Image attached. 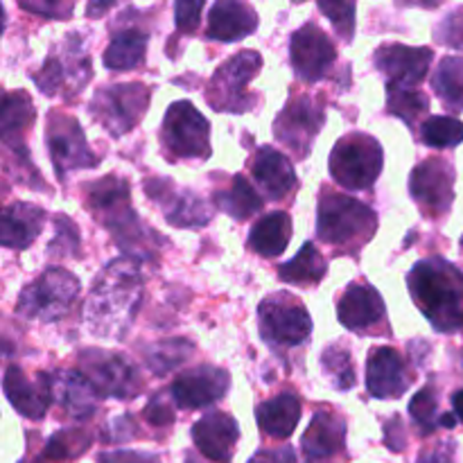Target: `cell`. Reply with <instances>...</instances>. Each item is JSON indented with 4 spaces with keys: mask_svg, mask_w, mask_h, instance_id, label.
<instances>
[{
    "mask_svg": "<svg viewBox=\"0 0 463 463\" xmlns=\"http://www.w3.org/2000/svg\"><path fill=\"white\" fill-rule=\"evenodd\" d=\"M387 107L393 116L405 120L407 125H416L420 116L428 111V95L414 89H402V86H387Z\"/></svg>",
    "mask_w": 463,
    "mask_h": 463,
    "instance_id": "74e56055",
    "label": "cell"
},
{
    "mask_svg": "<svg viewBox=\"0 0 463 463\" xmlns=\"http://www.w3.org/2000/svg\"><path fill=\"white\" fill-rule=\"evenodd\" d=\"M321 369H324L328 383L339 392H348V389L355 387V366H353L351 351L344 344H333V346L326 348L324 355H321Z\"/></svg>",
    "mask_w": 463,
    "mask_h": 463,
    "instance_id": "8d00e7d4",
    "label": "cell"
},
{
    "mask_svg": "<svg viewBox=\"0 0 463 463\" xmlns=\"http://www.w3.org/2000/svg\"><path fill=\"white\" fill-rule=\"evenodd\" d=\"M324 107L310 95H298L279 113L274 122V136L279 143L288 145L297 156H307L317 134L324 125Z\"/></svg>",
    "mask_w": 463,
    "mask_h": 463,
    "instance_id": "5bb4252c",
    "label": "cell"
},
{
    "mask_svg": "<svg viewBox=\"0 0 463 463\" xmlns=\"http://www.w3.org/2000/svg\"><path fill=\"white\" fill-rule=\"evenodd\" d=\"M240 439V428L235 419L224 411H213L193 425V441L206 459L215 463H229L233 457L235 443Z\"/></svg>",
    "mask_w": 463,
    "mask_h": 463,
    "instance_id": "603a6c76",
    "label": "cell"
},
{
    "mask_svg": "<svg viewBox=\"0 0 463 463\" xmlns=\"http://www.w3.org/2000/svg\"><path fill=\"white\" fill-rule=\"evenodd\" d=\"M45 140H48L50 158H52L59 179H66L68 172L98 165V158L86 145L84 131L75 118H68L63 113H50Z\"/></svg>",
    "mask_w": 463,
    "mask_h": 463,
    "instance_id": "4fadbf2b",
    "label": "cell"
},
{
    "mask_svg": "<svg viewBox=\"0 0 463 463\" xmlns=\"http://www.w3.org/2000/svg\"><path fill=\"white\" fill-rule=\"evenodd\" d=\"M419 463H452L450 446H439V448H434V450L423 452Z\"/></svg>",
    "mask_w": 463,
    "mask_h": 463,
    "instance_id": "816d5d0a",
    "label": "cell"
},
{
    "mask_svg": "<svg viewBox=\"0 0 463 463\" xmlns=\"http://www.w3.org/2000/svg\"><path fill=\"white\" fill-rule=\"evenodd\" d=\"M432 89L446 109L463 111V57H446L432 75Z\"/></svg>",
    "mask_w": 463,
    "mask_h": 463,
    "instance_id": "e575fe53",
    "label": "cell"
},
{
    "mask_svg": "<svg viewBox=\"0 0 463 463\" xmlns=\"http://www.w3.org/2000/svg\"><path fill=\"white\" fill-rule=\"evenodd\" d=\"M384 154L369 134H348L330 152V176L348 190H366L383 172Z\"/></svg>",
    "mask_w": 463,
    "mask_h": 463,
    "instance_id": "8992f818",
    "label": "cell"
},
{
    "mask_svg": "<svg viewBox=\"0 0 463 463\" xmlns=\"http://www.w3.org/2000/svg\"><path fill=\"white\" fill-rule=\"evenodd\" d=\"M143 298V274L138 260L122 256L104 267L86 301V328L102 339H120L129 330Z\"/></svg>",
    "mask_w": 463,
    "mask_h": 463,
    "instance_id": "6da1fadb",
    "label": "cell"
},
{
    "mask_svg": "<svg viewBox=\"0 0 463 463\" xmlns=\"http://www.w3.org/2000/svg\"><path fill=\"white\" fill-rule=\"evenodd\" d=\"M434 36H437L439 43L448 45V48L463 50V9L448 14L434 30Z\"/></svg>",
    "mask_w": 463,
    "mask_h": 463,
    "instance_id": "ee69618b",
    "label": "cell"
},
{
    "mask_svg": "<svg viewBox=\"0 0 463 463\" xmlns=\"http://www.w3.org/2000/svg\"><path fill=\"white\" fill-rule=\"evenodd\" d=\"M143 416L147 419V423L163 428V425H170L172 420H175V407H172L170 398H165L163 393H156V396L149 401V405L145 407Z\"/></svg>",
    "mask_w": 463,
    "mask_h": 463,
    "instance_id": "bcb514c9",
    "label": "cell"
},
{
    "mask_svg": "<svg viewBox=\"0 0 463 463\" xmlns=\"http://www.w3.org/2000/svg\"><path fill=\"white\" fill-rule=\"evenodd\" d=\"M147 43L149 36L145 32L136 30V27L120 32V34L113 36L107 52H104V66L109 71H131V68H138L145 61Z\"/></svg>",
    "mask_w": 463,
    "mask_h": 463,
    "instance_id": "1f68e13d",
    "label": "cell"
},
{
    "mask_svg": "<svg viewBox=\"0 0 463 463\" xmlns=\"http://www.w3.org/2000/svg\"><path fill=\"white\" fill-rule=\"evenodd\" d=\"M262 68V57L256 50H242L229 61L222 63L208 81L206 99L215 111L242 113L253 107V98L247 93V84Z\"/></svg>",
    "mask_w": 463,
    "mask_h": 463,
    "instance_id": "9c48e42d",
    "label": "cell"
},
{
    "mask_svg": "<svg viewBox=\"0 0 463 463\" xmlns=\"http://www.w3.org/2000/svg\"><path fill=\"white\" fill-rule=\"evenodd\" d=\"M99 463H158L156 457L145 455V452L122 450V452H109V455L99 457Z\"/></svg>",
    "mask_w": 463,
    "mask_h": 463,
    "instance_id": "c3c4849f",
    "label": "cell"
},
{
    "mask_svg": "<svg viewBox=\"0 0 463 463\" xmlns=\"http://www.w3.org/2000/svg\"><path fill=\"white\" fill-rule=\"evenodd\" d=\"M54 240L50 242L48 251H54L57 256H77L80 253V231L75 222L68 220L66 215H57L54 220Z\"/></svg>",
    "mask_w": 463,
    "mask_h": 463,
    "instance_id": "b9f144b4",
    "label": "cell"
},
{
    "mask_svg": "<svg viewBox=\"0 0 463 463\" xmlns=\"http://www.w3.org/2000/svg\"><path fill=\"white\" fill-rule=\"evenodd\" d=\"M5 396L12 402L14 410L21 411L25 419L39 420L43 419L45 411H48L52 396H50L48 387V375L41 373L39 383H32L25 378L23 369L18 366H9L7 373H5Z\"/></svg>",
    "mask_w": 463,
    "mask_h": 463,
    "instance_id": "cb8c5ba5",
    "label": "cell"
},
{
    "mask_svg": "<svg viewBox=\"0 0 463 463\" xmlns=\"http://www.w3.org/2000/svg\"><path fill=\"white\" fill-rule=\"evenodd\" d=\"M289 54H292L294 72L307 84H315L321 77H326L337 59L333 41L315 25L307 23L301 30H297L289 41Z\"/></svg>",
    "mask_w": 463,
    "mask_h": 463,
    "instance_id": "2e32d148",
    "label": "cell"
},
{
    "mask_svg": "<svg viewBox=\"0 0 463 463\" xmlns=\"http://www.w3.org/2000/svg\"><path fill=\"white\" fill-rule=\"evenodd\" d=\"M48 375V387L52 401L72 419L86 420L98 411V392L80 371H54Z\"/></svg>",
    "mask_w": 463,
    "mask_h": 463,
    "instance_id": "7402d4cb",
    "label": "cell"
},
{
    "mask_svg": "<svg viewBox=\"0 0 463 463\" xmlns=\"http://www.w3.org/2000/svg\"><path fill=\"white\" fill-rule=\"evenodd\" d=\"M45 224V211L34 203L16 202L3 211V226H0V242L7 249L30 247L41 235Z\"/></svg>",
    "mask_w": 463,
    "mask_h": 463,
    "instance_id": "83f0119b",
    "label": "cell"
},
{
    "mask_svg": "<svg viewBox=\"0 0 463 463\" xmlns=\"http://www.w3.org/2000/svg\"><path fill=\"white\" fill-rule=\"evenodd\" d=\"M36 120V111L32 107V99L23 90L7 93L3 99V118H0V129H3V140L7 147L16 149L27 161L25 147H23V134Z\"/></svg>",
    "mask_w": 463,
    "mask_h": 463,
    "instance_id": "f546056e",
    "label": "cell"
},
{
    "mask_svg": "<svg viewBox=\"0 0 463 463\" xmlns=\"http://www.w3.org/2000/svg\"><path fill=\"white\" fill-rule=\"evenodd\" d=\"M90 75L93 68L84 41L77 34H68L61 43L54 45L43 68L34 75V81L45 95H57L61 90L77 95L89 84Z\"/></svg>",
    "mask_w": 463,
    "mask_h": 463,
    "instance_id": "ba28073f",
    "label": "cell"
},
{
    "mask_svg": "<svg viewBox=\"0 0 463 463\" xmlns=\"http://www.w3.org/2000/svg\"><path fill=\"white\" fill-rule=\"evenodd\" d=\"M411 380L407 366L396 348L378 346L366 360V392L380 401H392L410 389Z\"/></svg>",
    "mask_w": 463,
    "mask_h": 463,
    "instance_id": "44dd1931",
    "label": "cell"
},
{
    "mask_svg": "<svg viewBox=\"0 0 463 463\" xmlns=\"http://www.w3.org/2000/svg\"><path fill=\"white\" fill-rule=\"evenodd\" d=\"M149 89L140 81L104 86L90 102V116L111 136H122L134 129L147 111Z\"/></svg>",
    "mask_w": 463,
    "mask_h": 463,
    "instance_id": "8fae6325",
    "label": "cell"
},
{
    "mask_svg": "<svg viewBox=\"0 0 463 463\" xmlns=\"http://www.w3.org/2000/svg\"><path fill=\"white\" fill-rule=\"evenodd\" d=\"M411 298L439 333L463 328V274L441 258L416 262L407 276Z\"/></svg>",
    "mask_w": 463,
    "mask_h": 463,
    "instance_id": "7a4b0ae2",
    "label": "cell"
},
{
    "mask_svg": "<svg viewBox=\"0 0 463 463\" xmlns=\"http://www.w3.org/2000/svg\"><path fill=\"white\" fill-rule=\"evenodd\" d=\"M80 373L86 375L99 398L131 401L143 392L140 371L129 357L120 353L90 348L80 355Z\"/></svg>",
    "mask_w": 463,
    "mask_h": 463,
    "instance_id": "52a82bcc",
    "label": "cell"
},
{
    "mask_svg": "<svg viewBox=\"0 0 463 463\" xmlns=\"http://www.w3.org/2000/svg\"><path fill=\"white\" fill-rule=\"evenodd\" d=\"M396 437L401 439L402 443L407 446V439H405V428H402V420L401 419H393L389 420L387 425H384V443H387L389 448H392L393 452H398V443H396Z\"/></svg>",
    "mask_w": 463,
    "mask_h": 463,
    "instance_id": "f907efd6",
    "label": "cell"
},
{
    "mask_svg": "<svg viewBox=\"0 0 463 463\" xmlns=\"http://www.w3.org/2000/svg\"><path fill=\"white\" fill-rule=\"evenodd\" d=\"M194 355V346L188 339H165L145 348V364L154 375H165Z\"/></svg>",
    "mask_w": 463,
    "mask_h": 463,
    "instance_id": "d590c367",
    "label": "cell"
},
{
    "mask_svg": "<svg viewBox=\"0 0 463 463\" xmlns=\"http://www.w3.org/2000/svg\"><path fill=\"white\" fill-rule=\"evenodd\" d=\"M346 446V423L330 411H317L303 434L307 463H324L337 457Z\"/></svg>",
    "mask_w": 463,
    "mask_h": 463,
    "instance_id": "484cf974",
    "label": "cell"
},
{
    "mask_svg": "<svg viewBox=\"0 0 463 463\" xmlns=\"http://www.w3.org/2000/svg\"><path fill=\"white\" fill-rule=\"evenodd\" d=\"M375 68L384 75L387 86L414 89L425 80L432 63V50L410 48L402 43H389L375 50Z\"/></svg>",
    "mask_w": 463,
    "mask_h": 463,
    "instance_id": "ac0fdd59",
    "label": "cell"
},
{
    "mask_svg": "<svg viewBox=\"0 0 463 463\" xmlns=\"http://www.w3.org/2000/svg\"><path fill=\"white\" fill-rule=\"evenodd\" d=\"M86 206L113 233L116 242L131 253V258H145L149 251V233L140 224L129 202V184L120 176H104L95 181L86 193Z\"/></svg>",
    "mask_w": 463,
    "mask_h": 463,
    "instance_id": "3957f363",
    "label": "cell"
},
{
    "mask_svg": "<svg viewBox=\"0 0 463 463\" xmlns=\"http://www.w3.org/2000/svg\"><path fill=\"white\" fill-rule=\"evenodd\" d=\"M203 3L202 0H181V3L175 5L176 14V30L184 32V34H193L199 27V21H202Z\"/></svg>",
    "mask_w": 463,
    "mask_h": 463,
    "instance_id": "f6af8a7d",
    "label": "cell"
},
{
    "mask_svg": "<svg viewBox=\"0 0 463 463\" xmlns=\"http://www.w3.org/2000/svg\"><path fill=\"white\" fill-rule=\"evenodd\" d=\"M21 7L32 14H43V16L48 18H59V21H66L72 14L71 3H25V0H23Z\"/></svg>",
    "mask_w": 463,
    "mask_h": 463,
    "instance_id": "7dc6e473",
    "label": "cell"
},
{
    "mask_svg": "<svg viewBox=\"0 0 463 463\" xmlns=\"http://www.w3.org/2000/svg\"><path fill=\"white\" fill-rule=\"evenodd\" d=\"M215 206L220 208V211H224L226 215L233 217V220L244 222L262 211V199L260 194L249 185V181L244 179L242 175H238L229 190L215 193Z\"/></svg>",
    "mask_w": 463,
    "mask_h": 463,
    "instance_id": "836d02e7",
    "label": "cell"
},
{
    "mask_svg": "<svg viewBox=\"0 0 463 463\" xmlns=\"http://www.w3.org/2000/svg\"><path fill=\"white\" fill-rule=\"evenodd\" d=\"M326 274H328V262L312 242L303 244L292 260L279 267L280 280L289 285H319Z\"/></svg>",
    "mask_w": 463,
    "mask_h": 463,
    "instance_id": "d6a6232c",
    "label": "cell"
},
{
    "mask_svg": "<svg viewBox=\"0 0 463 463\" xmlns=\"http://www.w3.org/2000/svg\"><path fill=\"white\" fill-rule=\"evenodd\" d=\"M185 463H202V461H199L194 455H188V457H185Z\"/></svg>",
    "mask_w": 463,
    "mask_h": 463,
    "instance_id": "11a10c76",
    "label": "cell"
},
{
    "mask_svg": "<svg viewBox=\"0 0 463 463\" xmlns=\"http://www.w3.org/2000/svg\"><path fill=\"white\" fill-rule=\"evenodd\" d=\"M249 463H297V455L292 448H280V450H260Z\"/></svg>",
    "mask_w": 463,
    "mask_h": 463,
    "instance_id": "681fc988",
    "label": "cell"
},
{
    "mask_svg": "<svg viewBox=\"0 0 463 463\" xmlns=\"http://www.w3.org/2000/svg\"><path fill=\"white\" fill-rule=\"evenodd\" d=\"M163 145L172 158H199L211 156V125L188 99L170 104L161 129Z\"/></svg>",
    "mask_w": 463,
    "mask_h": 463,
    "instance_id": "30bf717a",
    "label": "cell"
},
{
    "mask_svg": "<svg viewBox=\"0 0 463 463\" xmlns=\"http://www.w3.org/2000/svg\"><path fill=\"white\" fill-rule=\"evenodd\" d=\"M258 324L262 339L274 346H301L312 333L307 310L288 294L265 298L258 307Z\"/></svg>",
    "mask_w": 463,
    "mask_h": 463,
    "instance_id": "7c38bea8",
    "label": "cell"
},
{
    "mask_svg": "<svg viewBox=\"0 0 463 463\" xmlns=\"http://www.w3.org/2000/svg\"><path fill=\"white\" fill-rule=\"evenodd\" d=\"M289 240H292V220L288 213L276 211L260 217L249 233V244L253 251L265 258H274L285 253Z\"/></svg>",
    "mask_w": 463,
    "mask_h": 463,
    "instance_id": "4dcf8cb0",
    "label": "cell"
},
{
    "mask_svg": "<svg viewBox=\"0 0 463 463\" xmlns=\"http://www.w3.org/2000/svg\"><path fill=\"white\" fill-rule=\"evenodd\" d=\"M77 297H80V280L61 267H50L34 283L23 289L16 310L25 319L50 324L66 317Z\"/></svg>",
    "mask_w": 463,
    "mask_h": 463,
    "instance_id": "5b68a950",
    "label": "cell"
},
{
    "mask_svg": "<svg viewBox=\"0 0 463 463\" xmlns=\"http://www.w3.org/2000/svg\"><path fill=\"white\" fill-rule=\"evenodd\" d=\"M339 321L348 330L360 335L378 333L380 326H387V310L378 289L369 283H351L339 301Z\"/></svg>",
    "mask_w": 463,
    "mask_h": 463,
    "instance_id": "ffe728a7",
    "label": "cell"
},
{
    "mask_svg": "<svg viewBox=\"0 0 463 463\" xmlns=\"http://www.w3.org/2000/svg\"><path fill=\"white\" fill-rule=\"evenodd\" d=\"M90 443H93V439L81 432V430H61V432L48 439L43 448V457L52 461L71 459V457H80Z\"/></svg>",
    "mask_w": 463,
    "mask_h": 463,
    "instance_id": "ab89813d",
    "label": "cell"
},
{
    "mask_svg": "<svg viewBox=\"0 0 463 463\" xmlns=\"http://www.w3.org/2000/svg\"><path fill=\"white\" fill-rule=\"evenodd\" d=\"M410 193L425 215H446L455 202V170L443 158H428L411 172Z\"/></svg>",
    "mask_w": 463,
    "mask_h": 463,
    "instance_id": "9a60e30c",
    "label": "cell"
},
{
    "mask_svg": "<svg viewBox=\"0 0 463 463\" xmlns=\"http://www.w3.org/2000/svg\"><path fill=\"white\" fill-rule=\"evenodd\" d=\"M439 411V398H437V389L430 384V387H423L419 393L414 396V401L410 402V414L411 419L416 420L423 432H432V430L441 428V416H437Z\"/></svg>",
    "mask_w": 463,
    "mask_h": 463,
    "instance_id": "60d3db41",
    "label": "cell"
},
{
    "mask_svg": "<svg viewBox=\"0 0 463 463\" xmlns=\"http://www.w3.org/2000/svg\"><path fill=\"white\" fill-rule=\"evenodd\" d=\"M420 138L430 147H457V145L463 143V122L452 116L428 118L420 127Z\"/></svg>",
    "mask_w": 463,
    "mask_h": 463,
    "instance_id": "f35d334b",
    "label": "cell"
},
{
    "mask_svg": "<svg viewBox=\"0 0 463 463\" xmlns=\"http://www.w3.org/2000/svg\"><path fill=\"white\" fill-rule=\"evenodd\" d=\"M145 193L156 202L158 206L165 208L167 222L179 229H199L211 222V208L190 190L176 193L170 179H152L145 184Z\"/></svg>",
    "mask_w": 463,
    "mask_h": 463,
    "instance_id": "d6986e66",
    "label": "cell"
},
{
    "mask_svg": "<svg viewBox=\"0 0 463 463\" xmlns=\"http://www.w3.org/2000/svg\"><path fill=\"white\" fill-rule=\"evenodd\" d=\"M378 229V215L366 203L346 194L326 193L317 211V235L333 247L355 251L369 242Z\"/></svg>",
    "mask_w": 463,
    "mask_h": 463,
    "instance_id": "277c9868",
    "label": "cell"
},
{
    "mask_svg": "<svg viewBox=\"0 0 463 463\" xmlns=\"http://www.w3.org/2000/svg\"><path fill=\"white\" fill-rule=\"evenodd\" d=\"M258 27V16L247 3H238V0H220L211 7L208 14V27L206 36L215 41H240L244 36L253 34Z\"/></svg>",
    "mask_w": 463,
    "mask_h": 463,
    "instance_id": "4316f807",
    "label": "cell"
},
{
    "mask_svg": "<svg viewBox=\"0 0 463 463\" xmlns=\"http://www.w3.org/2000/svg\"><path fill=\"white\" fill-rule=\"evenodd\" d=\"M258 428L274 439H288L301 420V402L294 393H280L256 407Z\"/></svg>",
    "mask_w": 463,
    "mask_h": 463,
    "instance_id": "f1b7e54d",
    "label": "cell"
},
{
    "mask_svg": "<svg viewBox=\"0 0 463 463\" xmlns=\"http://www.w3.org/2000/svg\"><path fill=\"white\" fill-rule=\"evenodd\" d=\"M231 387V375L217 366H194L184 371L179 378L172 383L170 393L172 402L181 410H202L222 401Z\"/></svg>",
    "mask_w": 463,
    "mask_h": 463,
    "instance_id": "e0dca14e",
    "label": "cell"
},
{
    "mask_svg": "<svg viewBox=\"0 0 463 463\" xmlns=\"http://www.w3.org/2000/svg\"><path fill=\"white\" fill-rule=\"evenodd\" d=\"M452 407H455L457 419H459L461 423H463V389H459V392H455V396H452Z\"/></svg>",
    "mask_w": 463,
    "mask_h": 463,
    "instance_id": "f5cc1de1",
    "label": "cell"
},
{
    "mask_svg": "<svg viewBox=\"0 0 463 463\" xmlns=\"http://www.w3.org/2000/svg\"><path fill=\"white\" fill-rule=\"evenodd\" d=\"M251 172L262 193L274 202H280L297 188V172H294L292 163L283 152L274 147L258 149L251 163Z\"/></svg>",
    "mask_w": 463,
    "mask_h": 463,
    "instance_id": "d4e9b609",
    "label": "cell"
},
{
    "mask_svg": "<svg viewBox=\"0 0 463 463\" xmlns=\"http://www.w3.org/2000/svg\"><path fill=\"white\" fill-rule=\"evenodd\" d=\"M109 7H113V5H111V3H102V5L90 3V5H89V16H93V18H95V16H98L99 12H107Z\"/></svg>",
    "mask_w": 463,
    "mask_h": 463,
    "instance_id": "db71d44e",
    "label": "cell"
},
{
    "mask_svg": "<svg viewBox=\"0 0 463 463\" xmlns=\"http://www.w3.org/2000/svg\"><path fill=\"white\" fill-rule=\"evenodd\" d=\"M319 9L330 18L342 39L351 41L355 32V5L353 3H319Z\"/></svg>",
    "mask_w": 463,
    "mask_h": 463,
    "instance_id": "7bdbcfd3",
    "label": "cell"
}]
</instances>
